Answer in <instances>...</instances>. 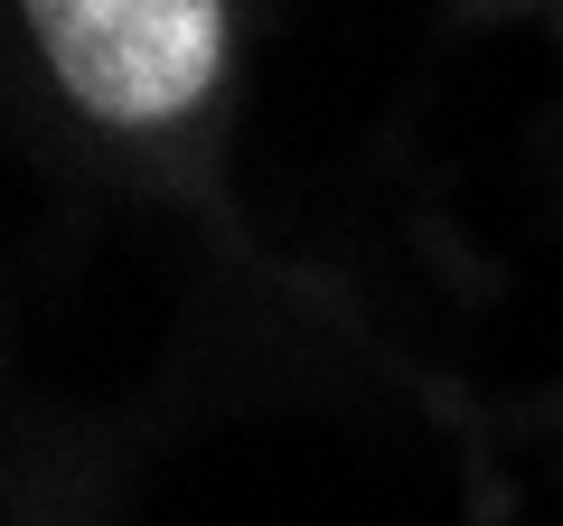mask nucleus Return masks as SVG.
<instances>
[{
  "instance_id": "f257e3e1",
  "label": "nucleus",
  "mask_w": 563,
  "mask_h": 526,
  "mask_svg": "<svg viewBox=\"0 0 563 526\" xmlns=\"http://www.w3.org/2000/svg\"><path fill=\"white\" fill-rule=\"evenodd\" d=\"M0 76L85 188H122L244 244L225 198L244 95L235 0H0Z\"/></svg>"
},
{
  "instance_id": "f03ea898",
  "label": "nucleus",
  "mask_w": 563,
  "mask_h": 526,
  "mask_svg": "<svg viewBox=\"0 0 563 526\" xmlns=\"http://www.w3.org/2000/svg\"><path fill=\"white\" fill-rule=\"evenodd\" d=\"M479 10H544V0H479Z\"/></svg>"
}]
</instances>
